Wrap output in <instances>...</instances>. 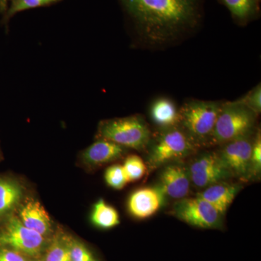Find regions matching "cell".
<instances>
[{
    "instance_id": "2e32d148",
    "label": "cell",
    "mask_w": 261,
    "mask_h": 261,
    "mask_svg": "<svg viewBox=\"0 0 261 261\" xmlns=\"http://www.w3.org/2000/svg\"><path fill=\"white\" fill-rule=\"evenodd\" d=\"M23 192L18 181L0 176V220L9 217L18 207L23 197Z\"/></svg>"
},
{
    "instance_id": "5bb4252c",
    "label": "cell",
    "mask_w": 261,
    "mask_h": 261,
    "mask_svg": "<svg viewBox=\"0 0 261 261\" xmlns=\"http://www.w3.org/2000/svg\"><path fill=\"white\" fill-rule=\"evenodd\" d=\"M240 184L221 181L206 187L197 196L203 199L214 206L219 212L224 216L228 207L232 203L239 192L241 190Z\"/></svg>"
},
{
    "instance_id": "30bf717a",
    "label": "cell",
    "mask_w": 261,
    "mask_h": 261,
    "mask_svg": "<svg viewBox=\"0 0 261 261\" xmlns=\"http://www.w3.org/2000/svg\"><path fill=\"white\" fill-rule=\"evenodd\" d=\"M165 197L166 194L160 185L138 189L130 195L128 211L136 219H148L162 207Z\"/></svg>"
},
{
    "instance_id": "4fadbf2b",
    "label": "cell",
    "mask_w": 261,
    "mask_h": 261,
    "mask_svg": "<svg viewBox=\"0 0 261 261\" xmlns=\"http://www.w3.org/2000/svg\"><path fill=\"white\" fill-rule=\"evenodd\" d=\"M127 149L111 141L99 139L84 149L82 158L84 163L96 167L121 159Z\"/></svg>"
},
{
    "instance_id": "3957f363",
    "label": "cell",
    "mask_w": 261,
    "mask_h": 261,
    "mask_svg": "<svg viewBox=\"0 0 261 261\" xmlns=\"http://www.w3.org/2000/svg\"><path fill=\"white\" fill-rule=\"evenodd\" d=\"M257 116L240 99L234 102H224L208 146H221L255 133Z\"/></svg>"
},
{
    "instance_id": "484cf974",
    "label": "cell",
    "mask_w": 261,
    "mask_h": 261,
    "mask_svg": "<svg viewBox=\"0 0 261 261\" xmlns=\"http://www.w3.org/2000/svg\"><path fill=\"white\" fill-rule=\"evenodd\" d=\"M30 257L25 256L9 247L0 246V261H28Z\"/></svg>"
},
{
    "instance_id": "603a6c76",
    "label": "cell",
    "mask_w": 261,
    "mask_h": 261,
    "mask_svg": "<svg viewBox=\"0 0 261 261\" xmlns=\"http://www.w3.org/2000/svg\"><path fill=\"white\" fill-rule=\"evenodd\" d=\"M70 261L97 260L88 247L76 239L72 238L70 244Z\"/></svg>"
},
{
    "instance_id": "cb8c5ba5",
    "label": "cell",
    "mask_w": 261,
    "mask_h": 261,
    "mask_svg": "<svg viewBox=\"0 0 261 261\" xmlns=\"http://www.w3.org/2000/svg\"><path fill=\"white\" fill-rule=\"evenodd\" d=\"M240 99L245 106L258 116L261 111L260 84L255 86V87L252 89L250 92H247L243 98Z\"/></svg>"
},
{
    "instance_id": "8fae6325",
    "label": "cell",
    "mask_w": 261,
    "mask_h": 261,
    "mask_svg": "<svg viewBox=\"0 0 261 261\" xmlns=\"http://www.w3.org/2000/svg\"><path fill=\"white\" fill-rule=\"evenodd\" d=\"M191 185L187 168L182 165L168 163L161 173L160 186L171 198L181 200L187 197Z\"/></svg>"
},
{
    "instance_id": "ac0fdd59",
    "label": "cell",
    "mask_w": 261,
    "mask_h": 261,
    "mask_svg": "<svg viewBox=\"0 0 261 261\" xmlns=\"http://www.w3.org/2000/svg\"><path fill=\"white\" fill-rule=\"evenodd\" d=\"M71 237L58 229L49 240L43 261H70V244Z\"/></svg>"
},
{
    "instance_id": "83f0119b",
    "label": "cell",
    "mask_w": 261,
    "mask_h": 261,
    "mask_svg": "<svg viewBox=\"0 0 261 261\" xmlns=\"http://www.w3.org/2000/svg\"><path fill=\"white\" fill-rule=\"evenodd\" d=\"M28 261H43L42 258H30Z\"/></svg>"
},
{
    "instance_id": "9a60e30c",
    "label": "cell",
    "mask_w": 261,
    "mask_h": 261,
    "mask_svg": "<svg viewBox=\"0 0 261 261\" xmlns=\"http://www.w3.org/2000/svg\"><path fill=\"white\" fill-rule=\"evenodd\" d=\"M150 117L161 130L174 128L178 126L179 109L169 98H159L151 106Z\"/></svg>"
},
{
    "instance_id": "52a82bcc",
    "label": "cell",
    "mask_w": 261,
    "mask_h": 261,
    "mask_svg": "<svg viewBox=\"0 0 261 261\" xmlns=\"http://www.w3.org/2000/svg\"><path fill=\"white\" fill-rule=\"evenodd\" d=\"M255 133L228 142L220 146L217 151L221 161L233 178L247 181L253 176L252 150Z\"/></svg>"
},
{
    "instance_id": "e0dca14e",
    "label": "cell",
    "mask_w": 261,
    "mask_h": 261,
    "mask_svg": "<svg viewBox=\"0 0 261 261\" xmlns=\"http://www.w3.org/2000/svg\"><path fill=\"white\" fill-rule=\"evenodd\" d=\"M227 8L235 23L246 25L258 17L260 0H218Z\"/></svg>"
},
{
    "instance_id": "d6986e66",
    "label": "cell",
    "mask_w": 261,
    "mask_h": 261,
    "mask_svg": "<svg viewBox=\"0 0 261 261\" xmlns=\"http://www.w3.org/2000/svg\"><path fill=\"white\" fill-rule=\"evenodd\" d=\"M91 218L96 226L104 229L115 227L120 224L118 211L102 199L98 200L94 205Z\"/></svg>"
},
{
    "instance_id": "8992f818",
    "label": "cell",
    "mask_w": 261,
    "mask_h": 261,
    "mask_svg": "<svg viewBox=\"0 0 261 261\" xmlns=\"http://www.w3.org/2000/svg\"><path fill=\"white\" fill-rule=\"evenodd\" d=\"M49 240L25 227L15 215L7 218L0 226V246L9 247L30 258H41Z\"/></svg>"
},
{
    "instance_id": "ba28073f",
    "label": "cell",
    "mask_w": 261,
    "mask_h": 261,
    "mask_svg": "<svg viewBox=\"0 0 261 261\" xmlns=\"http://www.w3.org/2000/svg\"><path fill=\"white\" fill-rule=\"evenodd\" d=\"M173 214L195 227L218 229L223 226L224 216L198 196L178 200L173 205Z\"/></svg>"
},
{
    "instance_id": "277c9868",
    "label": "cell",
    "mask_w": 261,
    "mask_h": 261,
    "mask_svg": "<svg viewBox=\"0 0 261 261\" xmlns=\"http://www.w3.org/2000/svg\"><path fill=\"white\" fill-rule=\"evenodd\" d=\"M152 132L143 116L135 115L100 121L97 139L114 142L126 149L145 150L152 140Z\"/></svg>"
},
{
    "instance_id": "5b68a950",
    "label": "cell",
    "mask_w": 261,
    "mask_h": 261,
    "mask_svg": "<svg viewBox=\"0 0 261 261\" xmlns=\"http://www.w3.org/2000/svg\"><path fill=\"white\" fill-rule=\"evenodd\" d=\"M149 146L148 163L151 168L181 161L198 149L178 126L161 130Z\"/></svg>"
},
{
    "instance_id": "7402d4cb",
    "label": "cell",
    "mask_w": 261,
    "mask_h": 261,
    "mask_svg": "<svg viewBox=\"0 0 261 261\" xmlns=\"http://www.w3.org/2000/svg\"><path fill=\"white\" fill-rule=\"evenodd\" d=\"M105 179L108 186L115 190H121L128 184L121 165H113L108 167L105 173Z\"/></svg>"
},
{
    "instance_id": "ffe728a7",
    "label": "cell",
    "mask_w": 261,
    "mask_h": 261,
    "mask_svg": "<svg viewBox=\"0 0 261 261\" xmlns=\"http://www.w3.org/2000/svg\"><path fill=\"white\" fill-rule=\"evenodd\" d=\"M60 1L61 0H10L9 6L5 14L3 15L2 23L8 25L10 19L17 13L41 7L49 6Z\"/></svg>"
},
{
    "instance_id": "44dd1931",
    "label": "cell",
    "mask_w": 261,
    "mask_h": 261,
    "mask_svg": "<svg viewBox=\"0 0 261 261\" xmlns=\"http://www.w3.org/2000/svg\"><path fill=\"white\" fill-rule=\"evenodd\" d=\"M122 166L128 183L139 181L143 177L147 170L145 161L137 154L128 156Z\"/></svg>"
},
{
    "instance_id": "4316f807",
    "label": "cell",
    "mask_w": 261,
    "mask_h": 261,
    "mask_svg": "<svg viewBox=\"0 0 261 261\" xmlns=\"http://www.w3.org/2000/svg\"><path fill=\"white\" fill-rule=\"evenodd\" d=\"M10 0H0V13L4 15L9 6Z\"/></svg>"
},
{
    "instance_id": "f1b7e54d",
    "label": "cell",
    "mask_w": 261,
    "mask_h": 261,
    "mask_svg": "<svg viewBox=\"0 0 261 261\" xmlns=\"http://www.w3.org/2000/svg\"><path fill=\"white\" fill-rule=\"evenodd\" d=\"M95 261H99V260H95Z\"/></svg>"
},
{
    "instance_id": "d4e9b609",
    "label": "cell",
    "mask_w": 261,
    "mask_h": 261,
    "mask_svg": "<svg viewBox=\"0 0 261 261\" xmlns=\"http://www.w3.org/2000/svg\"><path fill=\"white\" fill-rule=\"evenodd\" d=\"M252 166L253 176L260 175L261 170V138L260 132H257L254 138L252 150Z\"/></svg>"
},
{
    "instance_id": "7a4b0ae2",
    "label": "cell",
    "mask_w": 261,
    "mask_h": 261,
    "mask_svg": "<svg viewBox=\"0 0 261 261\" xmlns=\"http://www.w3.org/2000/svg\"><path fill=\"white\" fill-rule=\"evenodd\" d=\"M223 103L190 99L180 108L178 126L197 149L208 146Z\"/></svg>"
},
{
    "instance_id": "6da1fadb",
    "label": "cell",
    "mask_w": 261,
    "mask_h": 261,
    "mask_svg": "<svg viewBox=\"0 0 261 261\" xmlns=\"http://www.w3.org/2000/svg\"><path fill=\"white\" fill-rule=\"evenodd\" d=\"M141 42L161 49L200 29L205 0H118Z\"/></svg>"
},
{
    "instance_id": "9c48e42d",
    "label": "cell",
    "mask_w": 261,
    "mask_h": 261,
    "mask_svg": "<svg viewBox=\"0 0 261 261\" xmlns=\"http://www.w3.org/2000/svg\"><path fill=\"white\" fill-rule=\"evenodd\" d=\"M191 185L197 189L227 181L233 178L217 152L201 154L194 159L187 168Z\"/></svg>"
},
{
    "instance_id": "7c38bea8",
    "label": "cell",
    "mask_w": 261,
    "mask_h": 261,
    "mask_svg": "<svg viewBox=\"0 0 261 261\" xmlns=\"http://www.w3.org/2000/svg\"><path fill=\"white\" fill-rule=\"evenodd\" d=\"M18 217L22 224L42 235L50 239L53 234V223L50 217L42 204L34 199H29L19 207Z\"/></svg>"
}]
</instances>
